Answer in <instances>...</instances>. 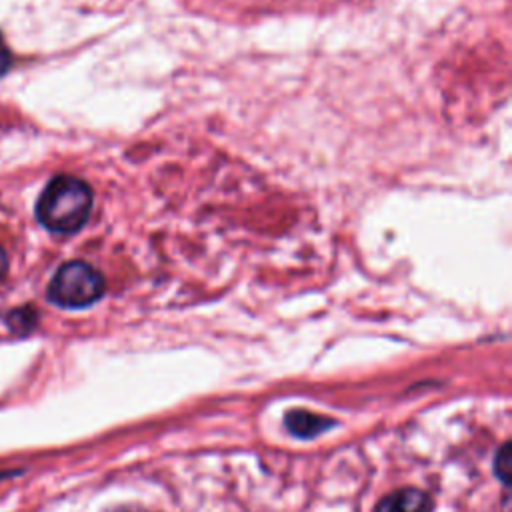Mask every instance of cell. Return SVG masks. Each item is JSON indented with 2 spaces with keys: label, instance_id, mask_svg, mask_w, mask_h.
<instances>
[{
  "label": "cell",
  "instance_id": "obj_1",
  "mask_svg": "<svg viewBox=\"0 0 512 512\" xmlns=\"http://www.w3.org/2000/svg\"><path fill=\"white\" fill-rule=\"evenodd\" d=\"M92 212L90 186L68 174L52 178L36 202V216L40 224L56 234L78 232Z\"/></svg>",
  "mask_w": 512,
  "mask_h": 512
},
{
  "label": "cell",
  "instance_id": "obj_2",
  "mask_svg": "<svg viewBox=\"0 0 512 512\" xmlns=\"http://www.w3.org/2000/svg\"><path fill=\"white\" fill-rule=\"evenodd\" d=\"M104 276L88 262L62 264L48 284V300L62 308H86L104 294Z\"/></svg>",
  "mask_w": 512,
  "mask_h": 512
},
{
  "label": "cell",
  "instance_id": "obj_3",
  "mask_svg": "<svg viewBox=\"0 0 512 512\" xmlns=\"http://www.w3.org/2000/svg\"><path fill=\"white\" fill-rule=\"evenodd\" d=\"M432 502L426 492L416 488H402L380 500L374 512H430Z\"/></svg>",
  "mask_w": 512,
  "mask_h": 512
},
{
  "label": "cell",
  "instance_id": "obj_4",
  "mask_svg": "<svg viewBox=\"0 0 512 512\" xmlns=\"http://www.w3.org/2000/svg\"><path fill=\"white\" fill-rule=\"evenodd\" d=\"M284 424L290 430V434L298 438H314L322 434L326 428L334 426V420L326 416H318L308 410H290L286 412Z\"/></svg>",
  "mask_w": 512,
  "mask_h": 512
},
{
  "label": "cell",
  "instance_id": "obj_5",
  "mask_svg": "<svg viewBox=\"0 0 512 512\" xmlns=\"http://www.w3.org/2000/svg\"><path fill=\"white\" fill-rule=\"evenodd\" d=\"M494 472L496 476L500 478L502 484H510V478H512V448L510 444H502V448L496 452V458H494Z\"/></svg>",
  "mask_w": 512,
  "mask_h": 512
},
{
  "label": "cell",
  "instance_id": "obj_6",
  "mask_svg": "<svg viewBox=\"0 0 512 512\" xmlns=\"http://www.w3.org/2000/svg\"><path fill=\"white\" fill-rule=\"evenodd\" d=\"M34 322H36V314L32 308H18L8 316V324L16 332H28L34 326Z\"/></svg>",
  "mask_w": 512,
  "mask_h": 512
},
{
  "label": "cell",
  "instance_id": "obj_7",
  "mask_svg": "<svg viewBox=\"0 0 512 512\" xmlns=\"http://www.w3.org/2000/svg\"><path fill=\"white\" fill-rule=\"evenodd\" d=\"M10 64H12V54H10L8 46L4 44V40L0 38V78L8 72Z\"/></svg>",
  "mask_w": 512,
  "mask_h": 512
},
{
  "label": "cell",
  "instance_id": "obj_8",
  "mask_svg": "<svg viewBox=\"0 0 512 512\" xmlns=\"http://www.w3.org/2000/svg\"><path fill=\"white\" fill-rule=\"evenodd\" d=\"M6 272H8V256L4 248H0V280L6 276Z\"/></svg>",
  "mask_w": 512,
  "mask_h": 512
},
{
  "label": "cell",
  "instance_id": "obj_9",
  "mask_svg": "<svg viewBox=\"0 0 512 512\" xmlns=\"http://www.w3.org/2000/svg\"><path fill=\"white\" fill-rule=\"evenodd\" d=\"M114 512H148V510H142V508H134V506H122V508H116Z\"/></svg>",
  "mask_w": 512,
  "mask_h": 512
}]
</instances>
